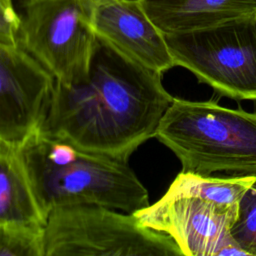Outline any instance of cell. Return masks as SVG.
I'll use <instances>...</instances> for the list:
<instances>
[{
    "mask_svg": "<svg viewBox=\"0 0 256 256\" xmlns=\"http://www.w3.org/2000/svg\"><path fill=\"white\" fill-rule=\"evenodd\" d=\"M162 73L151 70L97 38L88 75L80 82L55 81L40 130L82 149L128 161L155 137L171 105Z\"/></svg>",
    "mask_w": 256,
    "mask_h": 256,
    "instance_id": "1",
    "label": "cell"
},
{
    "mask_svg": "<svg viewBox=\"0 0 256 256\" xmlns=\"http://www.w3.org/2000/svg\"><path fill=\"white\" fill-rule=\"evenodd\" d=\"M19 154L46 218L65 206L96 205L133 214L149 205L148 191L128 161L41 130L19 147Z\"/></svg>",
    "mask_w": 256,
    "mask_h": 256,
    "instance_id": "2",
    "label": "cell"
},
{
    "mask_svg": "<svg viewBox=\"0 0 256 256\" xmlns=\"http://www.w3.org/2000/svg\"><path fill=\"white\" fill-rule=\"evenodd\" d=\"M155 137L177 156L185 172L256 176V112L226 108L214 100L174 98Z\"/></svg>",
    "mask_w": 256,
    "mask_h": 256,
    "instance_id": "3",
    "label": "cell"
},
{
    "mask_svg": "<svg viewBox=\"0 0 256 256\" xmlns=\"http://www.w3.org/2000/svg\"><path fill=\"white\" fill-rule=\"evenodd\" d=\"M44 256H183L168 234L144 226L134 214L74 205L49 213L43 229Z\"/></svg>",
    "mask_w": 256,
    "mask_h": 256,
    "instance_id": "4",
    "label": "cell"
},
{
    "mask_svg": "<svg viewBox=\"0 0 256 256\" xmlns=\"http://www.w3.org/2000/svg\"><path fill=\"white\" fill-rule=\"evenodd\" d=\"M19 44L55 81L74 84L89 72L97 44L90 0H21Z\"/></svg>",
    "mask_w": 256,
    "mask_h": 256,
    "instance_id": "5",
    "label": "cell"
},
{
    "mask_svg": "<svg viewBox=\"0 0 256 256\" xmlns=\"http://www.w3.org/2000/svg\"><path fill=\"white\" fill-rule=\"evenodd\" d=\"M175 66L234 100H256V17L165 35Z\"/></svg>",
    "mask_w": 256,
    "mask_h": 256,
    "instance_id": "6",
    "label": "cell"
},
{
    "mask_svg": "<svg viewBox=\"0 0 256 256\" xmlns=\"http://www.w3.org/2000/svg\"><path fill=\"white\" fill-rule=\"evenodd\" d=\"M237 209L238 205H220L196 197L163 195L133 214L144 226L171 236L183 256H241L247 253L230 235Z\"/></svg>",
    "mask_w": 256,
    "mask_h": 256,
    "instance_id": "7",
    "label": "cell"
},
{
    "mask_svg": "<svg viewBox=\"0 0 256 256\" xmlns=\"http://www.w3.org/2000/svg\"><path fill=\"white\" fill-rule=\"evenodd\" d=\"M55 79L20 44L0 42V141L19 148L41 128Z\"/></svg>",
    "mask_w": 256,
    "mask_h": 256,
    "instance_id": "8",
    "label": "cell"
},
{
    "mask_svg": "<svg viewBox=\"0 0 256 256\" xmlns=\"http://www.w3.org/2000/svg\"><path fill=\"white\" fill-rule=\"evenodd\" d=\"M90 11L101 41L159 73L175 66L165 35L149 18L141 1L90 0Z\"/></svg>",
    "mask_w": 256,
    "mask_h": 256,
    "instance_id": "9",
    "label": "cell"
},
{
    "mask_svg": "<svg viewBox=\"0 0 256 256\" xmlns=\"http://www.w3.org/2000/svg\"><path fill=\"white\" fill-rule=\"evenodd\" d=\"M164 35L184 33L256 17V0H142Z\"/></svg>",
    "mask_w": 256,
    "mask_h": 256,
    "instance_id": "10",
    "label": "cell"
},
{
    "mask_svg": "<svg viewBox=\"0 0 256 256\" xmlns=\"http://www.w3.org/2000/svg\"><path fill=\"white\" fill-rule=\"evenodd\" d=\"M19 148L0 141V223L44 226Z\"/></svg>",
    "mask_w": 256,
    "mask_h": 256,
    "instance_id": "11",
    "label": "cell"
},
{
    "mask_svg": "<svg viewBox=\"0 0 256 256\" xmlns=\"http://www.w3.org/2000/svg\"><path fill=\"white\" fill-rule=\"evenodd\" d=\"M256 182L254 175L212 177L193 172L179 173L164 194L168 197H196L220 205H238L245 191Z\"/></svg>",
    "mask_w": 256,
    "mask_h": 256,
    "instance_id": "12",
    "label": "cell"
},
{
    "mask_svg": "<svg viewBox=\"0 0 256 256\" xmlns=\"http://www.w3.org/2000/svg\"><path fill=\"white\" fill-rule=\"evenodd\" d=\"M44 226L0 223V256H44Z\"/></svg>",
    "mask_w": 256,
    "mask_h": 256,
    "instance_id": "13",
    "label": "cell"
},
{
    "mask_svg": "<svg viewBox=\"0 0 256 256\" xmlns=\"http://www.w3.org/2000/svg\"><path fill=\"white\" fill-rule=\"evenodd\" d=\"M230 235L248 256H256V182L239 200Z\"/></svg>",
    "mask_w": 256,
    "mask_h": 256,
    "instance_id": "14",
    "label": "cell"
},
{
    "mask_svg": "<svg viewBox=\"0 0 256 256\" xmlns=\"http://www.w3.org/2000/svg\"><path fill=\"white\" fill-rule=\"evenodd\" d=\"M20 16L13 0H0V42L18 45Z\"/></svg>",
    "mask_w": 256,
    "mask_h": 256,
    "instance_id": "15",
    "label": "cell"
},
{
    "mask_svg": "<svg viewBox=\"0 0 256 256\" xmlns=\"http://www.w3.org/2000/svg\"><path fill=\"white\" fill-rule=\"evenodd\" d=\"M130 1H142V0H130Z\"/></svg>",
    "mask_w": 256,
    "mask_h": 256,
    "instance_id": "16",
    "label": "cell"
},
{
    "mask_svg": "<svg viewBox=\"0 0 256 256\" xmlns=\"http://www.w3.org/2000/svg\"><path fill=\"white\" fill-rule=\"evenodd\" d=\"M19 1H21V0H19Z\"/></svg>",
    "mask_w": 256,
    "mask_h": 256,
    "instance_id": "17",
    "label": "cell"
}]
</instances>
